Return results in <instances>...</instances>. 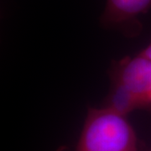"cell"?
<instances>
[{
	"mask_svg": "<svg viewBox=\"0 0 151 151\" xmlns=\"http://www.w3.org/2000/svg\"><path fill=\"white\" fill-rule=\"evenodd\" d=\"M110 89L103 107L127 116L136 110L151 113V59L140 53L113 60Z\"/></svg>",
	"mask_w": 151,
	"mask_h": 151,
	"instance_id": "6da1fadb",
	"label": "cell"
},
{
	"mask_svg": "<svg viewBox=\"0 0 151 151\" xmlns=\"http://www.w3.org/2000/svg\"><path fill=\"white\" fill-rule=\"evenodd\" d=\"M57 151H70L61 147ZM71 151H148L127 116L105 107L89 108L83 128Z\"/></svg>",
	"mask_w": 151,
	"mask_h": 151,
	"instance_id": "7a4b0ae2",
	"label": "cell"
},
{
	"mask_svg": "<svg viewBox=\"0 0 151 151\" xmlns=\"http://www.w3.org/2000/svg\"><path fill=\"white\" fill-rule=\"evenodd\" d=\"M150 9L151 0H107L100 24L126 37H137L143 29L139 17Z\"/></svg>",
	"mask_w": 151,
	"mask_h": 151,
	"instance_id": "3957f363",
	"label": "cell"
},
{
	"mask_svg": "<svg viewBox=\"0 0 151 151\" xmlns=\"http://www.w3.org/2000/svg\"><path fill=\"white\" fill-rule=\"evenodd\" d=\"M139 53L143 55L146 56V57L151 59V40L150 42L149 43V45L146 46L145 48H144V50H142Z\"/></svg>",
	"mask_w": 151,
	"mask_h": 151,
	"instance_id": "277c9868",
	"label": "cell"
},
{
	"mask_svg": "<svg viewBox=\"0 0 151 151\" xmlns=\"http://www.w3.org/2000/svg\"><path fill=\"white\" fill-rule=\"evenodd\" d=\"M148 151H151V148H150V150H148Z\"/></svg>",
	"mask_w": 151,
	"mask_h": 151,
	"instance_id": "5b68a950",
	"label": "cell"
}]
</instances>
